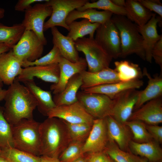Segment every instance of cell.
Listing matches in <instances>:
<instances>
[{
    "instance_id": "cell-1",
    "label": "cell",
    "mask_w": 162,
    "mask_h": 162,
    "mask_svg": "<svg viewBox=\"0 0 162 162\" xmlns=\"http://www.w3.org/2000/svg\"><path fill=\"white\" fill-rule=\"evenodd\" d=\"M4 116L12 126L23 119L31 120L37 102L28 88L16 78L7 89Z\"/></svg>"
},
{
    "instance_id": "cell-2",
    "label": "cell",
    "mask_w": 162,
    "mask_h": 162,
    "mask_svg": "<svg viewBox=\"0 0 162 162\" xmlns=\"http://www.w3.org/2000/svg\"><path fill=\"white\" fill-rule=\"evenodd\" d=\"M40 156L58 158L72 141L64 121L48 117L40 123Z\"/></svg>"
},
{
    "instance_id": "cell-3",
    "label": "cell",
    "mask_w": 162,
    "mask_h": 162,
    "mask_svg": "<svg viewBox=\"0 0 162 162\" xmlns=\"http://www.w3.org/2000/svg\"><path fill=\"white\" fill-rule=\"evenodd\" d=\"M111 20L118 31L121 41L120 57L125 58L135 53L145 60L143 38L139 32L136 25L126 16L114 15Z\"/></svg>"
},
{
    "instance_id": "cell-4",
    "label": "cell",
    "mask_w": 162,
    "mask_h": 162,
    "mask_svg": "<svg viewBox=\"0 0 162 162\" xmlns=\"http://www.w3.org/2000/svg\"><path fill=\"white\" fill-rule=\"evenodd\" d=\"M40 124L25 119L12 125L14 148L40 156Z\"/></svg>"
},
{
    "instance_id": "cell-5",
    "label": "cell",
    "mask_w": 162,
    "mask_h": 162,
    "mask_svg": "<svg viewBox=\"0 0 162 162\" xmlns=\"http://www.w3.org/2000/svg\"><path fill=\"white\" fill-rule=\"evenodd\" d=\"M74 42L77 50L85 56L88 71L97 72L109 67L113 58L98 45L94 38L84 37Z\"/></svg>"
},
{
    "instance_id": "cell-6",
    "label": "cell",
    "mask_w": 162,
    "mask_h": 162,
    "mask_svg": "<svg viewBox=\"0 0 162 162\" xmlns=\"http://www.w3.org/2000/svg\"><path fill=\"white\" fill-rule=\"evenodd\" d=\"M77 98L86 111L94 119L111 116L114 100L100 94L78 92Z\"/></svg>"
},
{
    "instance_id": "cell-7",
    "label": "cell",
    "mask_w": 162,
    "mask_h": 162,
    "mask_svg": "<svg viewBox=\"0 0 162 162\" xmlns=\"http://www.w3.org/2000/svg\"><path fill=\"white\" fill-rule=\"evenodd\" d=\"M88 0H49L45 3L51 7L52 14L50 18L44 23V31L49 28L60 26L68 31L69 28L66 23V18L72 11L84 5Z\"/></svg>"
},
{
    "instance_id": "cell-8",
    "label": "cell",
    "mask_w": 162,
    "mask_h": 162,
    "mask_svg": "<svg viewBox=\"0 0 162 162\" xmlns=\"http://www.w3.org/2000/svg\"><path fill=\"white\" fill-rule=\"evenodd\" d=\"M52 11L51 7L45 2L36 3L25 11L24 18L21 23L25 30L34 32L44 45L47 43L44 33V21L51 16Z\"/></svg>"
},
{
    "instance_id": "cell-9",
    "label": "cell",
    "mask_w": 162,
    "mask_h": 162,
    "mask_svg": "<svg viewBox=\"0 0 162 162\" xmlns=\"http://www.w3.org/2000/svg\"><path fill=\"white\" fill-rule=\"evenodd\" d=\"M94 40L112 58L119 57L121 41L119 32L111 20L100 24L96 31Z\"/></svg>"
},
{
    "instance_id": "cell-10",
    "label": "cell",
    "mask_w": 162,
    "mask_h": 162,
    "mask_svg": "<svg viewBox=\"0 0 162 162\" xmlns=\"http://www.w3.org/2000/svg\"><path fill=\"white\" fill-rule=\"evenodd\" d=\"M44 46L34 32L25 30L12 49L15 55L22 62H32L41 57Z\"/></svg>"
},
{
    "instance_id": "cell-11",
    "label": "cell",
    "mask_w": 162,
    "mask_h": 162,
    "mask_svg": "<svg viewBox=\"0 0 162 162\" xmlns=\"http://www.w3.org/2000/svg\"><path fill=\"white\" fill-rule=\"evenodd\" d=\"M47 116L58 118L70 123H84L92 125L94 119L78 100L70 104L55 107L48 113Z\"/></svg>"
},
{
    "instance_id": "cell-12",
    "label": "cell",
    "mask_w": 162,
    "mask_h": 162,
    "mask_svg": "<svg viewBox=\"0 0 162 162\" xmlns=\"http://www.w3.org/2000/svg\"><path fill=\"white\" fill-rule=\"evenodd\" d=\"M140 91L135 89H130L117 96L113 99L114 103L111 116L119 122L124 124L133 112Z\"/></svg>"
},
{
    "instance_id": "cell-13",
    "label": "cell",
    "mask_w": 162,
    "mask_h": 162,
    "mask_svg": "<svg viewBox=\"0 0 162 162\" xmlns=\"http://www.w3.org/2000/svg\"><path fill=\"white\" fill-rule=\"evenodd\" d=\"M109 141L105 119H94L91 130L84 144L82 152L84 154L104 152Z\"/></svg>"
},
{
    "instance_id": "cell-14",
    "label": "cell",
    "mask_w": 162,
    "mask_h": 162,
    "mask_svg": "<svg viewBox=\"0 0 162 162\" xmlns=\"http://www.w3.org/2000/svg\"><path fill=\"white\" fill-rule=\"evenodd\" d=\"M58 64L60 69L58 81L50 86V89L54 94L62 92L71 77L76 74H80L86 70L87 67L85 59L82 57H80L79 60L75 62H71L62 57Z\"/></svg>"
},
{
    "instance_id": "cell-15",
    "label": "cell",
    "mask_w": 162,
    "mask_h": 162,
    "mask_svg": "<svg viewBox=\"0 0 162 162\" xmlns=\"http://www.w3.org/2000/svg\"><path fill=\"white\" fill-rule=\"evenodd\" d=\"M59 74L58 64H54L22 68L21 74L16 78L20 82H22L33 80L36 77L45 82L56 84L58 81Z\"/></svg>"
},
{
    "instance_id": "cell-16",
    "label": "cell",
    "mask_w": 162,
    "mask_h": 162,
    "mask_svg": "<svg viewBox=\"0 0 162 162\" xmlns=\"http://www.w3.org/2000/svg\"><path fill=\"white\" fill-rule=\"evenodd\" d=\"M139 120L146 124L157 125L162 122V100L152 99L133 112L128 121Z\"/></svg>"
},
{
    "instance_id": "cell-17",
    "label": "cell",
    "mask_w": 162,
    "mask_h": 162,
    "mask_svg": "<svg viewBox=\"0 0 162 162\" xmlns=\"http://www.w3.org/2000/svg\"><path fill=\"white\" fill-rule=\"evenodd\" d=\"M22 62L12 49L0 55V78L4 84L10 86L21 73Z\"/></svg>"
},
{
    "instance_id": "cell-18",
    "label": "cell",
    "mask_w": 162,
    "mask_h": 162,
    "mask_svg": "<svg viewBox=\"0 0 162 162\" xmlns=\"http://www.w3.org/2000/svg\"><path fill=\"white\" fill-rule=\"evenodd\" d=\"M162 18L156 16L154 14L151 19L144 25H136L138 30L143 38V45L145 53V59L148 62H152V51L156 44L162 38V35L158 34L157 28L158 23Z\"/></svg>"
},
{
    "instance_id": "cell-19",
    "label": "cell",
    "mask_w": 162,
    "mask_h": 162,
    "mask_svg": "<svg viewBox=\"0 0 162 162\" xmlns=\"http://www.w3.org/2000/svg\"><path fill=\"white\" fill-rule=\"evenodd\" d=\"M109 140L114 141L119 148L125 151H129V144L132 140V133L125 124L116 121L111 116L104 118Z\"/></svg>"
},
{
    "instance_id": "cell-20",
    "label": "cell",
    "mask_w": 162,
    "mask_h": 162,
    "mask_svg": "<svg viewBox=\"0 0 162 162\" xmlns=\"http://www.w3.org/2000/svg\"><path fill=\"white\" fill-rule=\"evenodd\" d=\"M80 74L82 79V83L80 87L82 91L95 86L120 81L117 73L114 69L109 67L95 72L85 70Z\"/></svg>"
},
{
    "instance_id": "cell-21",
    "label": "cell",
    "mask_w": 162,
    "mask_h": 162,
    "mask_svg": "<svg viewBox=\"0 0 162 162\" xmlns=\"http://www.w3.org/2000/svg\"><path fill=\"white\" fill-rule=\"evenodd\" d=\"M139 79L128 82H118L105 84L85 89L82 91L86 93H99L105 95L113 99L118 94L125 90L138 88L143 84Z\"/></svg>"
},
{
    "instance_id": "cell-22",
    "label": "cell",
    "mask_w": 162,
    "mask_h": 162,
    "mask_svg": "<svg viewBox=\"0 0 162 162\" xmlns=\"http://www.w3.org/2000/svg\"><path fill=\"white\" fill-rule=\"evenodd\" d=\"M143 76H146L148 80V84L146 88L140 91L137 101L134 109L136 110L144 104L151 100L160 97L162 95V77L161 74L151 76L146 68H144Z\"/></svg>"
},
{
    "instance_id": "cell-23",
    "label": "cell",
    "mask_w": 162,
    "mask_h": 162,
    "mask_svg": "<svg viewBox=\"0 0 162 162\" xmlns=\"http://www.w3.org/2000/svg\"><path fill=\"white\" fill-rule=\"evenodd\" d=\"M52 43L58 49L62 57L73 62L78 61L80 57L75 47L74 41L61 33L56 27L51 28Z\"/></svg>"
},
{
    "instance_id": "cell-24",
    "label": "cell",
    "mask_w": 162,
    "mask_h": 162,
    "mask_svg": "<svg viewBox=\"0 0 162 162\" xmlns=\"http://www.w3.org/2000/svg\"><path fill=\"white\" fill-rule=\"evenodd\" d=\"M159 144L154 140L143 143L131 140L129 143V148L133 154L144 157L150 162H161L162 149Z\"/></svg>"
},
{
    "instance_id": "cell-25",
    "label": "cell",
    "mask_w": 162,
    "mask_h": 162,
    "mask_svg": "<svg viewBox=\"0 0 162 162\" xmlns=\"http://www.w3.org/2000/svg\"><path fill=\"white\" fill-rule=\"evenodd\" d=\"M82 83L80 74L74 75L69 80L64 90L54 94L53 99L56 106L69 105L77 101V94Z\"/></svg>"
},
{
    "instance_id": "cell-26",
    "label": "cell",
    "mask_w": 162,
    "mask_h": 162,
    "mask_svg": "<svg viewBox=\"0 0 162 162\" xmlns=\"http://www.w3.org/2000/svg\"><path fill=\"white\" fill-rule=\"evenodd\" d=\"M23 82L36 100L39 111L43 115L47 116L48 113L56 107L51 92L41 89L36 85L34 79Z\"/></svg>"
},
{
    "instance_id": "cell-27",
    "label": "cell",
    "mask_w": 162,
    "mask_h": 162,
    "mask_svg": "<svg viewBox=\"0 0 162 162\" xmlns=\"http://www.w3.org/2000/svg\"><path fill=\"white\" fill-rule=\"evenodd\" d=\"M113 14L107 11H99L95 9L90 8L83 11L74 10L67 16L66 23L68 25L72 22L80 18L88 20L92 23H104L111 19Z\"/></svg>"
},
{
    "instance_id": "cell-28",
    "label": "cell",
    "mask_w": 162,
    "mask_h": 162,
    "mask_svg": "<svg viewBox=\"0 0 162 162\" xmlns=\"http://www.w3.org/2000/svg\"><path fill=\"white\" fill-rule=\"evenodd\" d=\"M124 8L127 12V17L140 26L146 24L154 14L137 0H126Z\"/></svg>"
},
{
    "instance_id": "cell-29",
    "label": "cell",
    "mask_w": 162,
    "mask_h": 162,
    "mask_svg": "<svg viewBox=\"0 0 162 162\" xmlns=\"http://www.w3.org/2000/svg\"><path fill=\"white\" fill-rule=\"evenodd\" d=\"M100 24L92 23L86 19L80 21H74L68 25L69 30L67 36L74 41L87 35H89V38H94V33Z\"/></svg>"
},
{
    "instance_id": "cell-30",
    "label": "cell",
    "mask_w": 162,
    "mask_h": 162,
    "mask_svg": "<svg viewBox=\"0 0 162 162\" xmlns=\"http://www.w3.org/2000/svg\"><path fill=\"white\" fill-rule=\"evenodd\" d=\"M116 71L120 81L128 82L139 79L143 76L139 65L127 60L114 62Z\"/></svg>"
},
{
    "instance_id": "cell-31",
    "label": "cell",
    "mask_w": 162,
    "mask_h": 162,
    "mask_svg": "<svg viewBox=\"0 0 162 162\" xmlns=\"http://www.w3.org/2000/svg\"><path fill=\"white\" fill-rule=\"evenodd\" d=\"M25 30L21 23L8 26L0 22V42L10 46L12 49L19 41Z\"/></svg>"
},
{
    "instance_id": "cell-32",
    "label": "cell",
    "mask_w": 162,
    "mask_h": 162,
    "mask_svg": "<svg viewBox=\"0 0 162 162\" xmlns=\"http://www.w3.org/2000/svg\"><path fill=\"white\" fill-rule=\"evenodd\" d=\"M104 152L115 162H141L140 158L130 151L122 150L113 140H109Z\"/></svg>"
},
{
    "instance_id": "cell-33",
    "label": "cell",
    "mask_w": 162,
    "mask_h": 162,
    "mask_svg": "<svg viewBox=\"0 0 162 162\" xmlns=\"http://www.w3.org/2000/svg\"><path fill=\"white\" fill-rule=\"evenodd\" d=\"M0 155L10 162H40L38 156L14 147L2 148Z\"/></svg>"
},
{
    "instance_id": "cell-34",
    "label": "cell",
    "mask_w": 162,
    "mask_h": 162,
    "mask_svg": "<svg viewBox=\"0 0 162 162\" xmlns=\"http://www.w3.org/2000/svg\"><path fill=\"white\" fill-rule=\"evenodd\" d=\"M133 134L134 141L139 143L147 142L153 140L146 129V124L139 120L128 121L124 124Z\"/></svg>"
},
{
    "instance_id": "cell-35",
    "label": "cell",
    "mask_w": 162,
    "mask_h": 162,
    "mask_svg": "<svg viewBox=\"0 0 162 162\" xmlns=\"http://www.w3.org/2000/svg\"><path fill=\"white\" fill-rule=\"evenodd\" d=\"M90 8L101 9L110 11L115 15H122L126 17L127 15V12L124 8L116 6L112 2L111 0H99L91 3L88 2L76 10L81 11Z\"/></svg>"
},
{
    "instance_id": "cell-36",
    "label": "cell",
    "mask_w": 162,
    "mask_h": 162,
    "mask_svg": "<svg viewBox=\"0 0 162 162\" xmlns=\"http://www.w3.org/2000/svg\"><path fill=\"white\" fill-rule=\"evenodd\" d=\"M4 107L0 106V147H14L11 126L5 118Z\"/></svg>"
},
{
    "instance_id": "cell-37",
    "label": "cell",
    "mask_w": 162,
    "mask_h": 162,
    "mask_svg": "<svg viewBox=\"0 0 162 162\" xmlns=\"http://www.w3.org/2000/svg\"><path fill=\"white\" fill-rule=\"evenodd\" d=\"M64 121L67 126L72 141L84 143L89 135L93 125L84 123H70Z\"/></svg>"
},
{
    "instance_id": "cell-38",
    "label": "cell",
    "mask_w": 162,
    "mask_h": 162,
    "mask_svg": "<svg viewBox=\"0 0 162 162\" xmlns=\"http://www.w3.org/2000/svg\"><path fill=\"white\" fill-rule=\"evenodd\" d=\"M84 143L72 141L60 154L58 159L62 162H74L83 157Z\"/></svg>"
},
{
    "instance_id": "cell-39",
    "label": "cell",
    "mask_w": 162,
    "mask_h": 162,
    "mask_svg": "<svg viewBox=\"0 0 162 162\" xmlns=\"http://www.w3.org/2000/svg\"><path fill=\"white\" fill-rule=\"evenodd\" d=\"M62 57L58 48L53 45L52 49L46 55L33 62H23L22 66L24 68L31 66H45L58 64Z\"/></svg>"
},
{
    "instance_id": "cell-40",
    "label": "cell",
    "mask_w": 162,
    "mask_h": 162,
    "mask_svg": "<svg viewBox=\"0 0 162 162\" xmlns=\"http://www.w3.org/2000/svg\"><path fill=\"white\" fill-rule=\"evenodd\" d=\"M141 5L151 11H153L162 18V4L159 0H138Z\"/></svg>"
},
{
    "instance_id": "cell-41",
    "label": "cell",
    "mask_w": 162,
    "mask_h": 162,
    "mask_svg": "<svg viewBox=\"0 0 162 162\" xmlns=\"http://www.w3.org/2000/svg\"><path fill=\"white\" fill-rule=\"evenodd\" d=\"M146 127L153 139L159 144L162 142V127L146 124Z\"/></svg>"
},
{
    "instance_id": "cell-42",
    "label": "cell",
    "mask_w": 162,
    "mask_h": 162,
    "mask_svg": "<svg viewBox=\"0 0 162 162\" xmlns=\"http://www.w3.org/2000/svg\"><path fill=\"white\" fill-rule=\"evenodd\" d=\"M152 57L155 62L160 67L162 70V38L155 45L152 51Z\"/></svg>"
},
{
    "instance_id": "cell-43",
    "label": "cell",
    "mask_w": 162,
    "mask_h": 162,
    "mask_svg": "<svg viewBox=\"0 0 162 162\" xmlns=\"http://www.w3.org/2000/svg\"><path fill=\"white\" fill-rule=\"evenodd\" d=\"M84 156L86 162H104L107 154L104 151L87 153Z\"/></svg>"
},
{
    "instance_id": "cell-44",
    "label": "cell",
    "mask_w": 162,
    "mask_h": 162,
    "mask_svg": "<svg viewBox=\"0 0 162 162\" xmlns=\"http://www.w3.org/2000/svg\"><path fill=\"white\" fill-rule=\"evenodd\" d=\"M47 0H19L14 7L15 10L18 11H25L34 3L39 2Z\"/></svg>"
},
{
    "instance_id": "cell-45",
    "label": "cell",
    "mask_w": 162,
    "mask_h": 162,
    "mask_svg": "<svg viewBox=\"0 0 162 162\" xmlns=\"http://www.w3.org/2000/svg\"><path fill=\"white\" fill-rule=\"evenodd\" d=\"M40 162H62L58 158L44 156H40Z\"/></svg>"
},
{
    "instance_id": "cell-46",
    "label": "cell",
    "mask_w": 162,
    "mask_h": 162,
    "mask_svg": "<svg viewBox=\"0 0 162 162\" xmlns=\"http://www.w3.org/2000/svg\"><path fill=\"white\" fill-rule=\"evenodd\" d=\"M11 49H12V48L10 46L0 42V55L8 51Z\"/></svg>"
},
{
    "instance_id": "cell-47",
    "label": "cell",
    "mask_w": 162,
    "mask_h": 162,
    "mask_svg": "<svg viewBox=\"0 0 162 162\" xmlns=\"http://www.w3.org/2000/svg\"><path fill=\"white\" fill-rule=\"evenodd\" d=\"M112 2L116 6L124 8L125 1L124 0H111Z\"/></svg>"
},
{
    "instance_id": "cell-48",
    "label": "cell",
    "mask_w": 162,
    "mask_h": 162,
    "mask_svg": "<svg viewBox=\"0 0 162 162\" xmlns=\"http://www.w3.org/2000/svg\"><path fill=\"white\" fill-rule=\"evenodd\" d=\"M7 90L0 87V102L4 100Z\"/></svg>"
},
{
    "instance_id": "cell-49",
    "label": "cell",
    "mask_w": 162,
    "mask_h": 162,
    "mask_svg": "<svg viewBox=\"0 0 162 162\" xmlns=\"http://www.w3.org/2000/svg\"><path fill=\"white\" fill-rule=\"evenodd\" d=\"M5 10L2 8H0V19L3 18L4 16Z\"/></svg>"
},
{
    "instance_id": "cell-50",
    "label": "cell",
    "mask_w": 162,
    "mask_h": 162,
    "mask_svg": "<svg viewBox=\"0 0 162 162\" xmlns=\"http://www.w3.org/2000/svg\"><path fill=\"white\" fill-rule=\"evenodd\" d=\"M0 162H10L6 158L0 155Z\"/></svg>"
},
{
    "instance_id": "cell-51",
    "label": "cell",
    "mask_w": 162,
    "mask_h": 162,
    "mask_svg": "<svg viewBox=\"0 0 162 162\" xmlns=\"http://www.w3.org/2000/svg\"><path fill=\"white\" fill-rule=\"evenodd\" d=\"M74 162H86V161L84 156H83Z\"/></svg>"
},
{
    "instance_id": "cell-52",
    "label": "cell",
    "mask_w": 162,
    "mask_h": 162,
    "mask_svg": "<svg viewBox=\"0 0 162 162\" xmlns=\"http://www.w3.org/2000/svg\"><path fill=\"white\" fill-rule=\"evenodd\" d=\"M104 162H115L111 158H110L108 155L105 159Z\"/></svg>"
},
{
    "instance_id": "cell-53",
    "label": "cell",
    "mask_w": 162,
    "mask_h": 162,
    "mask_svg": "<svg viewBox=\"0 0 162 162\" xmlns=\"http://www.w3.org/2000/svg\"><path fill=\"white\" fill-rule=\"evenodd\" d=\"M140 160L141 162H150L145 158H140Z\"/></svg>"
},
{
    "instance_id": "cell-54",
    "label": "cell",
    "mask_w": 162,
    "mask_h": 162,
    "mask_svg": "<svg viewBox=\"0 0 162 162\" xmlns=\"http://www.w3.org/2000/svg\"><path fill=\"white\" fill-rule=\"evenodd\" d=\"M3 83L1 80L0 78V87H2L3 86Z\"/></svg>"
},
{
    "instance_id": "cell-55",
    "label": "cell",
    "mask_w": 162,
    "mask_h": 162,
    "mask_svg": "<svg viewBox=\"0 0 162 162\" xmlns=\"http://www.w3.org/2000/svg\"><path fill=\"white\" fill-rule=\"evenodd\" d=\"M1 149H2V148H1L0 147V153L1 152Z\"/></svg>"
}]
</instances>
